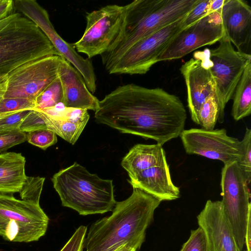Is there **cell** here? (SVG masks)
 <instances>
[{
    "label": "cell",
    "instance_id": "b9f144b4",
    "mask_svg": "<svg viewBox=\"0 0 251 251\" xmlns=\"http://www.w3.org/2000/svg\"><path fill=\"white\" fill-rule=\"evenodd\" d=\"M117 250H118V249H117ZM117 250H116L115 251H116Z\"/></svg>",
    "mask_w": 251,
    "mask_h": 251
},
{
    "label": "cell",
    "instance_id": "f35d334b",
    "mask_svg": "<svg viewBox=\"0 0 251 251\" xmlns=\"http://www.w3.org/2000/svg\"><path fill=\"white\" fill-rule=\"evenodd\" d=\"M5 82L0 85V100L2 99L5 89Z\"/></svg>",
    "mask_w": 251,
    "mask_h": 251
},
{
    "label": "cell",
    "instance_id": "5bb4252c",
    "mask_svg": "<svg viewBox=\"0 0 251 251\" xmlns=\"http://www.w3.org/2000/svg\"><path fill=\"white\" fill-rule=\"evenodd\" d=\"M182 145L188 154H197L222 161L224 165L238 161L240 141L227 134L225 128L184 129L180 134Z\"/></svg>",
    "mask_w": 251,
    "mask_h": 251
},
{
    "label": "cell",
    "instance_id": "9c48e42d",
    "mask_svg": "<svg viewBox=\"0 0 251 251\" xmlns=\"http://www.w3.org/2000/svg\"><path fill=\"white\" fill-rule=\"evenodd\" d=\"M185 16L137 42L112 64L107 72L111 74H146L158 62L159 56L182 29Z\"/></svg>",
    "mask_w": 251,
    "mask_h": 251
},
{
    "label": "cell",
    "instance_id": "83f0119b",
    "mask_svg": "<svg viewBox=\"0 0 251 251\" xmlns=\"http://www.w3.org/2000/svg\"><path fill=\"white\" fill-rule=\"evenodd\" d=\"M57 135L48 129H41L26 133V141L43 150L57 142Z\"/></svg>",
    "mask_w": 251,
    "mask_h": 251
},
{
    "label": "cell",
    "instance_id": "f1b7e54d",
    "mask_svg": "<svg viewBox=\"0 0 251 251\" xmlns=\"http://www.w3.org/2000/svg\"><path fill=\"white\" fill-rule=\"evenodd\" d=\"M35 100L24 98L2 99L0 100V115L24 110H33Z\"/></svg>",
    "mask_w": 251,
    "mask_h": 251
},
{
    "label": "cell",
    "instance_id": "e575fe53",
    "mask_svg": "<svg viewBox=\"0 0 251 251\" xmlns=\"http://www.w3.org/2000/svg\"><path fill=\"white\" fill-rule=\"evenodd\" d=\"M13 0H2L0 2V20L13 13Z\"/></svg>",
    "mask_w": 251,
    "mask_h": 251
},
{
    "label": "cell",
    "instance_id": "836d02e7",
    "mask_svg": "<svg viewBox=\"0 0 251 251\" xmlns=\"http://www.w3.org/2000/svg\"><path fill=\"white\" fill-rule=\"evenodd\" d=\"M87 227L79 226L60 251H82Z\"/></svg>",
    "mask_w": 251,
    "mask_h": 251
},
{
    "label": "cell",
    "instance_id": "d6a6232c",
    "mask_svg": "<svg viewBox=\"0 0 251 251\" xmlns=\"http://www.w3.org/2000/svg\"><path fill=\"white\" fill-rule=\"evenodd\" d=\"M26 141V133L15 130L0 133V152Z\"/></svg>",
    "mask_w": 251,
    "mask_h": 251
},
{
    "label": "cell",
    "instance_id": "4fadbf2b",
    "mask_svg": "<svg viewBox=\"0 0 251 251\" xmlns=\"http://www.w3.org/2000/svg\"><path fill=\"white\" fill-rule=\"evenodd\" d=\"M224 34L221 12H211L177 32L158 61L181 58L198 48L219 42Z\"/></svg>",
    "mask_w": 251,
    "mask_h": 251
},
{
    "label": "cell",
    "instance_id": "4dcf8cb0",
    "mask_svg": "<svg viewBox=\"0 0 251 251\" xmlns=\"http://www.w3.org/2000/svg\"><path fill=\"white\" fill-rule=\"evenodd\" d=\"M180 251H207L205 234L201 227L191 230L189 238Z\"/></svg>",
    "mask_w": 251,
    "mask_h": 251
},
{
    "label": "cell",
    "instance_id": "f546056e",
    "mask_svg": "<svg viewBox=\"0 0 251 251\" xmlns=\"http://www.w3.org/2000/svg\"><path fill=\"white\" fill-rule=\"evenodd\" d=\"M41 129H48L43 113L38 109L31 110L23 120L20 130L27 133Z\"/></svg>",
    "mask_w": 251,
    "mask_h": 251
},
{
    "label": "cell",
    "instance_id": "8992f818",
    "mask_svg": "<svg viewBox=\"0 0 251 251\" xmlns=\"http://www.w3.org/2000/svg\"><path fill=\"white\" fill-rule=\"evenodd\" d=\"M49 218L40 204L0 194V236L19 243L38 241L47 230Z\"/></svg>",
    "mask_w": 251,
    "mask_h": 251
},
{
    "label": "cell",
    "instance_id": "60d3db41",
    "mask_svg": "<svg viewBox=\"0 0 251 251\" xmlns=\"http://www.w3.org/2000/svg\"><path fill=\"white\" fill-rule=\"evenodd\" d=\"M2 0H0V2Z\"/></svg>",
    "mask_w": 251,
    "mask_h": 251
},
{
    "label": "cell",
    "instance_id": "e0dca14e",
    "mask_svg": "<svg viewBox=\"0 0 251 251\" xmlns=\"http://www.w3.org/2000/svg\"><path fill=\"white\" fill-rule=\"evenodd\" d=\"M224 36L238 51L250 44L251 7L243 0H224L221 11Z\"/></svg>",
    "mask_w": 251,
    "mask_h": 251
},
{
    "label": "cell",
    "instance_id": "d4e9b609",
    "mask_svg": "<svg viewBox=\"0 0 251 251\" xmlns=\"http://www.w3.org/2000/svg\"><path fill=\"white\" fill-rule=\"evenodd\" d=\"M219 109L215 94L209 96L202 104L198 115V125L201 128L214 129L218 121Z\"/></svg>",
    "mask_w": 251,
    "mask_h": 251
},
{
    "label": "cell",
    "instance_id": "3957f363",
    "mask_svg": "<svg viewBox=\"0 0 251 251\" xmlns=\"http://www.w3.org/2000/svg\"><path fill=\"white\" fill-rule=\"evenodd\" d=\"M199 0H135L125 5L122 24L101 55L107 70L137 42L185 16Z\"/></svg>",
    "mask_w": 251,
    "mask_h": 251
},
{
    "label": "cell",
    "instance_id": "ffe728a7",
    "mask_svg": "<svg viewBox=\"0 0 251 251\" xmlns=\"http://www.w3.org/2000/svg\"><path fill=\"white\" fill-rule=\"evenodd\" d=\"M42 112L48 129L72 145L76 142L89 119L87 110L66 108L63 104L50 108L47 114Z\"/></svg>",
    "mask_w": 251,
    "mask_h": 251
},
{
    "label": "cell",
    "instance_id": "9a60e30c",
    "mask_svg": "<svg viewBox=\"0 0 251 251\" xmlns=\"http://www.w3.org/2000/svg\"><path fill=\"white\" fill-rule=\"evenodd\" d=\"M180 71L186 86L187 105L191 119L198 125V115L202 104L209 96L215 94L209 49L195 52L193 57L181 65Z\"/></svg>",
    "mask_w": 251,
    "mask_h": 251
},
{
    "label": "cell",
    "instance_id": "5b68a950",
    "mask_svg": "<svg viewBox=\"0 0 251 251\" xmlns=\"http://www.w3.org/2000/svg\"><path fill=\"white\" fill-rule=\"evenodd\" d=\"M51 55L61 56L31 20L16 11L0 20V76H7L25 64Z\"/></svg>",
    "mask_w": 251,
    "mask_h": 251
},
{
    "label": "cell",
    "instance_id": "52a82bcc",
    "mask_svg": "<svg viewBox=\"0 0 251 251\" xmlns=\"http://www.w3.org/2000/svg\"><path fill=\"white\" fill-rule=\"evenodd\" d=\"M249 184L237 161L224 165L220 183L222 196L221 201L241 251L245 245L248 219L251 216Z\"/></svg>",
    "mask_w": 251,
    "mask_h": 251
},
{
    "label": "cell",
    "instance_id": "4316f807",
    "mask_svg": "<svg viewBox=\"0 0 251 251\" xmlns=\"http://www.w3.org/2000/svg\"><path fill=\"white\" fill-rule=\"evenodd\" d=\"M240 156L237 162L249 183L251 181V129L246 128L243 138L240 141Z\"/></svg>",
    "mask_w": 251,
    "mask_h": 251
},
{
    "label": "cell",
    "instance_id": "8d00e7d4",
    "mask_svg": "<svg viewBox=\"0 0 251 251\" xmlns=\"http://www.w3.org/2000/svg\"><path fill=\"white\" fill-rule=\"evenodd\" d=\"M224 0H211L210 10L211 12H221Z\"/></svg>",
    "mask_w": 251,
    "mask_h": 251
},
{
    "label": "cell",
    "instance_id": "6da1fadb",
    "mask_svg": "<svg viewBox=\"0 0 251 251\" xmlns=\"http://www.w3.org/2000/svg\"><path fill=\"white\" fill-rule=\"evenodd\" d=\"M94 117L97 122L121 133L151 139L163 146L184 130L187 112L177 96L161 88L130 83L100 100Z\"/></svg>",
    "mask_w": 251,
    "mask_h": 251
},
{
    "label": "cell",
    "instance_id": "7402d4cb",
    "mask_svg": "<svg viewBox=\"0 0 251 251\" xmlns=\"http://www.w3.org/2000/svg\"><path fill=\"white\" fill-rule=\"evenodd\" d=\"M25 157L21 153L0 154V193L19 192L25 180Z\"/></svg>",
    "mask_w": 251,
    "mask_h": 251
},
{
    "label": "cell",
    "instance_id": "277c9868",
    "mask_svg": "<svg viewBox=\"0 0 251 251\" xmlns=\"http://www.w3.org/2000/svg\"><path fill=\"white\" fill-rule=\"evenodd\" d=\"M51 180L62 205L80 215L111 211L117 202L112 180L101 178L76 162L54 174Z\"/></svg>",
    "mask_w": 251,
    "mask_h": 251
},
{
    "label": "cell",
    "instance_id": "cb8c5ba5",
    "mask_svg": "<svg viewBox=\"0 0 251 251\" xmlns=\"http://www.w3.org/2000/svg\"><path fill=\"white\" fill-rule=\"evenodd\" d=\"M63 100L62 86L58 77L36 98L34 109L42 110L52 107L63 103Z\"/></svg>",
    "mask_w": 251,
    "mask_h": 251
},
{
    "label": "cell",
    "instance_id": "7a4b0ae2",
    "mask_svg": "<svg viewBox=\"0 0 251 251\" xmlns=\"http://www.w3.org/2000/svg\"><path fill=\"white\" fill-rule=\"evenodd\" d=\"M161 202L143 190L133 188L128 198L116 202L110 216L91 225L83 249L85 251H115L128 244L139 251Z\"/></svg>",
    "mask_w": 251,
    "mask_h": 251
},
{
    "label": "cell",
    "instance_id": "d6986e66",
    "mask_svg": "<svg viewBox=\"0 0 251 251\" xmlns=\"http://www.w3.org/2000/svg\"><path fill=\"white\" fill-rule=\"evenodd\" d=\"M133 188H138L160 201H173L180 197L179 188L173 182L168 164L151 167L129 176Z\"/></svg>",
    "mask_w": 251,
    "mask_h": 251
},
{
    "label": "cell",
    "instance_id": "d590c367",
    "mask_svg": "<svg viewBox=\"0 0 251 251\" xmlns=\"http://www.w3.org/2000/svg\"><path fill=\"white\" fill-rule=\"evenodd\" d=\"M251 216L248 219V225L245 236V245L247 248V251H251Z\"/></svg>",
    "mask_w": 251,
    "mask_h": 251
},
{
    "label": "cell",
    "instance_id": "7c38bea8",
    "mask_svg": "<svg viewBox=\"0 0 251 251\" xmlns=\"http://www.w3.org/2000/svg\"><path fill=\"white\" fill-rule=\"evenodd\" d=\"M16 9L39 27L61 56L80 74L90 92L95 93L97 88L96 77L92 62L79 55L74 44L66 42L57 33L47 10L34 0H22L18 3Z\"/></svg>",
    "mask_w": 251,
    "mask_h": 251
},
{
    "label": "cell",
    "instance_id": "ac0fdd59",
    "mask_svg": "<svg viewBox=\"0 0 251 251\" xmlns=\"http://www.w3.org/2000/svg\"><path fill=\"white\" fill-rule=\"evenodd\" d=\"M63 93V104L66 108L96 111L100 100L88 90L80 74L62 58L58 70Z\"/></svg>",
    "mask_w": 251,
    "mask_h": 251
},
{
    "label": "cell",
    "instance_id": "ab89813d",
    "mask_svg": "<svg viewBox=\"0 0 251 251\" xmlns=\"http://www.w3.org/2000/svg\"><path fill=\"white\" fill-rule=\"evenodd\" d=\"M7 80V76L2 77L0 76V85L3 84Z\"/></svg>",
    "mask_w": 251,
    "mask_h": 251
},
{
    "label": "cell",
    "instance_id": "30bf717a",
    "mask_svg": "<svg viewBox=\"0 0 251 251\" xmlns=\"http://www.w3.org/2000/svg\"><path fill=\"white\" fill-rule=\"evenodd\" d=\"M62 57L51 55L25 64L7 76L2 99L36 98L58 77Z\"/></svg>",
    "mask_w": 251,
    "mask_h": 251
},
{
    "label": "cell",
    "instance_id": "2e32d148",
    "mask_svg": "<svg viewBox=\"0 0 251 251\" xmlns=\"http://www.w3.org/2000/svg\"><path fill=\"white\" fill-rule=\"evenodd\" d=\"M197 220L205 234L207 251H241L221 201L207 200Z\"/></svg>",
    "mask_w": 251,
    "mask_h": 251
},
{
    "label": "cell",
    "instance_id": "1f68e13d",
    "mask_svg": "<svg viewBox=\"0 0 251 251\" xmlns=\"http://www.w3.org/2000/svg\"><path fill=\"white\" fill-rule=\"evenodd\" d=\"M211 2V0H199L196 5L185 17L182 23V29L191 25L211 13L210 10Z\"/></svg>",
    "mask_w": 251,
    "mask_h": 251
},
{
    "label": "cell",
    "instance_id": "74e56055",
    "mask_svg": "<svg viewBox=\"0 0 251 251\" xmlns=\"http://www.w3.org/2000/svg\"><path fill=\"white\" fill-rule=\"evenodd\" d=\"M116 251H138L131 245L126 244L119 248Z\"/></svg>",
    "mask_w": 251,
    "mask_h": 251
},
{
    "label": "cell",
    "instance_id": "484cf974",
    "mask_svg": "<svg viewBox=\"0 0 251 251\" xmlns=\"http://www.w3.org/2000/svg\"><path fill=\"white\" fill-rule=\"evenodd\" d=\"M45 178L26 176L19 192L22 200L39 204Z\"/></svg>",
    "mask_w": 251,
    "mask_h": 251
},
{
    "label": "cell",
    "instance_id": "603a6c76",
    "mask_svg": "<svg viewBox=\"0 0 251 251\" xmlns=\"http://www.w3.org/2000/svg\"><path fill=\"white\" fill-rule=\"evenodd\" d=\"M232 99L231 115L238 121L251 113V62L246 67L237 84Z\"/></svg>",
    "mask_w": 251,
    "mask_h": 251
},
{
    "label": "cell",
    "instance_id": "8fae6325",
    "mask_svg": "<svg viewBox=\"0 0 251 251\" xmlns=\"http://www.w3.org/2000/svg\"><path fill=\"white\" fill-rule=\"evenodd\" d=\"M125 6L110 4L87 13L86 26L74 46L89 59L105 52L118 35L124 19Z\"/></svg>",
    "mask_w": 251,
    "mask_h": 251
},
{
    "label": "cell",
    "instance_id": "ba28073f",
    "mask_svg": "<svg viewBox=\"0 0 251 251\" xmlns=\"http://www.w3.org/2000/svg\"><path fill=\"white\" fill-rule=\"evenodd\" d=\"M215 49H209L210 71L215 85V95L219 109L218 122L224 121L225 109L232 99L235 88L251 55L235 50L231 42L223 36Z\"/></svg>",
    "mask_w": 251,
    "mask_h": 251
},
{
    "label": "cell",
    "instance_id": "44dd1931",
    "mask_svg": "<svg viewBox=\"0 0 251 251\" xmlns=\"http://www.w3.org/2000/svg\"><path fill=\"white\" fill-rule=\"evenodd\" d=\"M168 164L165 151L159 144H138L123 157L121 165L128 176L156 166Z\"/></svg>",
    "mask_w": 251,
    "mask_h": 251
}]
</instances>
